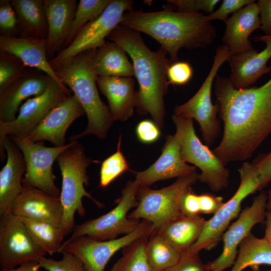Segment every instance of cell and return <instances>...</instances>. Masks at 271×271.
<instances>
[{"label": "cell", "mask_w": 271, "mask_h": 271, "mask_svg": "<svg viewBox=\"0 0 271 271\" xmlns=\"http://www.w3.org/2000/svg\"><path fill=\"white\" fill-rule=\"evenodd\" d=\"M214 87L223 130L213 151L225 166L245 161L271 133V77L260 86L238 89L217 75Z\"/></svg>", "instance_id": "1"}, {"label": "cell", "mask_w": 271, "mask_h": 271, "mask_svg": "<svg viewBox=\"0 0 271 271\" xmlns=\"http://www.w3.org/2000/svg\"><path fill=\"white\" fill-rule=\"evenodd\" d=\"M108 39L122 47L131 58L139 84L136 91L138 113L150 114L162 128L166 112L164 97L169 84L167 70L172 63L167 52L162 47L156 51L151 50L140 32L121 25L112 31Z\"/></svg>", "instance_id": "2"}, {"label": "cell", "mask_w": 271, "mask_h": 271, "mask_svg": "<svg viewBox=\"0 0 271 271\" xmlns=\"http://www.w3.org/2000/svg\"><path fill=\"white\" fill-rule=\"evenodd\" d=\"M120 25L153 38L167 52L172 63L179 60L181 49L205 48L216 36L215 27L202 12L131 11L124 14Z\"/></svg>", "instance_id": "3"}, {"label": "cell", "mask_w": 271, "mask_h": 271, "mask_svg": "<svg viewBox=\"0 0 271 271\" xmlns=\"http://www.w3.org/2000/svg\"><path fill=\"white\" fill-rule=\"evenodd\" d=\"M96 51L92 49L81 52L55 70L60 81L73 93L88 120L85 129L71 136L70 142L89 135L104 140L114 121L108 106L99 95L95 68Z\"/></svg>", "instance_id": "4"}, {"label": "cell", "mask_w": 271, "mask_h": 271, "mask_svg": "<svg viewBox=\"0 0 271 271\" xmlns=\"http://www.w3.org/2000/svg\"><path fill=\"white\" fill-rule=\"evenodd\" d=\"M71 145L57 159L62 176V186L60 198L63 208L62 225L66 235L72 231L75 224V214L81 217L86 214L82 199L87 197L98 207L103 204L93 198L85 189L84 186L89 184L87 168L92 163L99 161L88 157L84 148L78 141Z\"/></svg>", "instance_id": "5"}, {"label": "cell", "mask_w": 271, "mask_h": 271, "mask_svg": "<svg viewBox=\"0 0 271 271\" xmlns=\"http://www.w3.org/2000/svg\"><path fill=\"white\" fill-rule=\"evenodd\" d=\"M196 171L177 178L170 185L152 189L140 187L137 194L138 205L128 215L130 219L147 220L153 224V231H159L169 222L182 215L180 203L185 192L198 180Z\"/></svg>", "instance_id": "6"}, {"label": "cell", "mask_w": 271, "mask_h": 271, "mask_svg": "<svg viewBox=\"0 0 271 271\" xmlns=\"http://www.w3.org/2000/svg\"><path fill=\"white\" fill-rule=\"evenodd\" d=\"M172 120L180 140L182 158L199 169L198 180L213 192L227 188L229 171L213 151L201 142L196 133L193 119L174 114Z\"/></svg>", "instance_id": "7"}, {"label": "cell", "mask_w": 271, "mask_h": 271, "mask_svg": "<svg viewBox=\"0 0 271 271\" xmlns=\"http://www.w3.org/2000/svg\"><path fill=\"white\" fill-rule=\"evenodd\" d=\"M230 57L227 46H219L216 50L211 69L198 91L187 102L175 107L174 114L197 121L207 146L213 145L221 132L220 122L217 117L219 104L216 101L213 104L211 100L212 85L219 69L224 63L229 62Z\"/></svg>", "instance_id": "8"}, {"label": "cell", "mask_w": 271, "mask_h": 271, "mask_svg": "<svg viewBox=\"0 0 271 271\" xmlns=\"http://www.w3.org/2000/svg\"><path fill=\"white\" fill-rule=\"evenodd\" d=\"M238 173L240 183L237 190L211 218L206 220L199 238L188 251L190 253L199 254L202 250H209L216 246L231 221L239 215L243 200L261 190L259 175L251 163L244 162L238 169Z\"/></svg>", "instance_id": "9"}, {"label": "cell", "mask_w": 271, "mask_h": 271, "mask_svg": "<svg viewBox=\"0 0 271 271\" xmlns=\"http://www.w3.org/2000/svg\"><path fill=\"white\" fill-rule=\"evenodd\" d=\"M71 94L68 87L51 78L43 93L28 99L22 104L15 119L0 121L1 161L6 159L3 144L7 137H28L54 108Z\"/></svg>", "instance_id": "10"}, {"label": "cell", "mask_w": 271, "mask_h": 271, "mask_svg": "<svg viewBox=\"0 0 271 271\" xmlns=\"http://www.w3.org/2000/svg\"><path fill=\"white\" fill-rule=\"evenodd\" d=\"M139 187L135 180L128 181L113 209L98 217L76 225L70 238L85 235L97 240H107L133 231L140 221L130 219L128 215L138 205Z\"/></svg>", "instance_id": "11"}, {"label": "cell", "mask_w": 271, "mask_h": 271, "mask_svg": "<svg viewBox=\"0 0 271 271\" xmlns=\"http://www.w3.org/2000/svg\"><path fill=\"white\" fill-rule=\"evenodd\" d=\"M133 3L131 0H111L99 17L86 24L68 46L49 61L51 67L55 70L79 53L104 45L105 39L120 25L124 14L132 11Z\"/></svg>", "instance_id": "12"}, {"label": "cell", "mask_w": 271, "mask_h": 271, "mask_svg": "<svg viewBox=\"0 0 271 271\" xmlns=\"http://www.w3.org/2000/svg\"><path fill=\"white\" fill-rule=\"evenodd\" d=\"M153 231L152 223L142 220L133 231L115 239L100 240L85 235L69 238L63 242L59 253L73 254L82 262L86 271H104L116 252L140 238L150 236Z\"/></svg>", "instance_id": "13"}, {"label": "cell", "mask_w": 271, "mask_h": 271, "mask_svg": "<svg viewBox=\"0 0 271 271\" xmlns=\"http://www.w3.org/2000/svg\"><path fill=\"white\" fill-rule=\"evenodd\" d=\"M22 152L26 163L22 181L45 193L60 197L61 191L55 184L53 164L59 155L72 144L61 147H46L28 138L9 136Z\"/></svg>", "instance_id": "14"}, {"label": "cell", "mask_w": 271, "mask_h": 271, "mask_svg": "<svg viewBox=\"0 0 271 271\" xmlns=\"http://www.w3.org/2000/svg\"><path fill=\"white\" fill-rule=\"evenodd\" d=\"M46 253L34 241L23 222L11 211L0 216V267L38 261Z\"/></svg>", "instance_id": "15"}, {"label": "cell", "mask_w": 271, "mask_h": 271, "mask_svg": "<svg viewBox=\"0 0 271 271\" xmlns=\"http://www.w3.org/2000/svg\"><path fill=\"white\" fill-rule=\"evenodd\" d=\"M267 201V193L261 191L254 198L251 204L240 213L236 220L229 225L222 236L221 254L206 264L208 271H224L232 266L241 242L255 225L264 223Z\"/></svg>", "instance_id": "16"}, {"label": "cell", "mask_w": 271, "mask_h": 271, "mask_svg": "<svg viewBox=\"0 0 271 271\" xmlns=\"http://www.w3.org/2000/svg\"><path fill=\"white\" fill-rule=\"evenodd\" d=\"M181 147L180 140L176 132L166 137L158 160L146 170L134 172V180L139 186H149L159 181L187 176L196 171L195 166L183 160Z\"/></svg>", "instance_id": "17"}, {"label": "cell", "mask_w": 271, "mask_h": 271, "mask_svg": "<svg viewBox=\"0 0 271 271\" xmlns=\"http://www.w3.org/2000/svg\"><path fill=\"white\" fill-rule=\"evenodd\" d=\"M22 183V189L13 202L11 212L18 217L62 224L63 211L60 197Z\"/></svg>", "instance_id": "18"}, {"label": "cell", "mask_w": 271, "mask_h": 271, "mask_svg": "<svg viewBox=\"0 0 271 271\" xmlns=\"http://www.w3.org/2000/svg\"><path fill=\"white\" fill-rule=\"evenodd\" d=\"M84 114V109L72 94L54 108L27 138L34 142L48 141L54 146H65L68 128Z\"/></svg>", "instance_id": "19"}, {"label": "cell", "mask_w": 271, "mask_h": 271, "mask_svg": "<svg viewBox=\"0 0 271 271\" xmlns=\"http://www.w3.org/2000/svg\"><path fill=\"white\" fill-rule=\"evenodd\" d=\"M254 41L262 42L265 48L258 52L256 50L231 55L229 63L231 73L230 79L236 89L251 87L262 75L271 71L267 65L271 58V35L254 37Z\"/></svg>", "instance_id": "20"}, {"label": "cell", "mask_w": 271, "mask_h": 271, "mask_svg": "<svg viewBox=\"0 0 271 271\" xmlns=\"http://www.w3.org/2000/svg\"><path fill=\"white\" fill-rule=\"evenodd\" d=\"M51 78L44 73L28 71L0 91V121L15 119L23 101L43 93Z\"/></svg>", "instance_id": "21"}, {"label": "cell", "mask_w": 271, "mask_h": 271, "mask_svg": "<svg viewBox=\"0 0 271 271\" xmlns=\"http://www.w3.org/2000/svg\"><path fill=\"white\" fill-rule=\"evenodd\" d=\"M48 25L47 57L50 61L63 48L72 28L76 0H43Z\"/></svg>", "instance_id": "22"}, {"label": "cell", "mask_w": 271, "mask_h": 271, "mask_svg": "<svg viewBox=\"0 0 271 271\" xmlns=\"http://www.w3.org/2000/svg\"><path fill=\"white\" fill-rule=\"evenodd\" d=\"M0 50L15 56L26 67L42 72L63 84L48 59L46 39L17 37L2 34L0 36Z\"/></svg>", "instance_id": "23"}, {"label": "cell", "mask_w": 271, "mask_h": 271, "mask_svg": "<svg viewBox=\"0 0 271 271\" xmlns=\"http://www.w3.org/2000/svg\"><path fill=\"white\" fill-rule=\"evenodd\" d=\"M3 147L7 158L0 171V216L11 211L13 202L22 189L26 173L23 155L9 136L5 139Z\"/></svg>", "instance_id": "24"}, {"label": "cell", "mask_w": 271, "mask_h": 271, "mask_svg": "<svg viewBox=\"0 0 271 271\" xmlns=\"http://www.w3.org/2000/svg\"><path fill=\"white\" fill-rule=\"evenodd\" d=\"M225 23L226 29L222 40L229 48L231 55L254 50L249 37L253 31L260 28L257 2L254 1L239 10Z\"/></svg>", "instance_id": "25"}, {"label": "cell", "mask_w": 271, "mask_h": 271, "mask_svg": "<svg viewBox=\"0 0 271 271\" xmlns=\"http://www.w3.org/2000/svg\"><path fill=\"white\" fill-rule=\"evenodd\" d=\"M97 85L107 99L108 107L114 121H125L133 115L137 104L134 79L98 76Z\"/></svg>", "instance_id": "26"}, {"label": "cell", "mask_w": 271, "mask_h": 271, "mask_svg": "<svg viewBox=\"0 0 271 271\" xmlns=\"http://www.w3.org/2000/svg\"><path fill=\"white\" fill-rule=\"evenodd\" d=\"M206 222V220L200 215L182 214L156 231L181 254L189 251L197 241Z\"/></svg>", "instance_id": "27"}, {"label": "cell", "mask_w": 271, "mask_h": 271, "mask_svg": "<svg viewBox=\"0 0 271 271\" xmlns=\"http://www.w3.org/2000/svg\"><path fill=\"white\" fill-rule=\"evenodd\" d=\"M21 37L46 39L48 25L43 0H12Z\"/></svg>", "instance_id": "28"}, {"label": "cell", "mask_w": 271, "mask_h": 271, "mask_svg": "<svg viewBox=\"0 0 271 271\" xmlns=\"http://www.w3.org/2000/svg\"><path fill=\"white\" fill-rule=\"evenodd\" d=\"M125 51L117 44L107 42L96 49L95 68L98 76L131 77L132 63Z\"/></svg>", "instance_id": "29"}, {"label": "cell", "mask_w": 271, "mask_h": 271, "mask_svg": "<svg viewBox=\"0 0 271 271\" xmlns=\"http://www.w3.org/2000/svg\"><path fill=\"white\" fill-rule=\"evenodd\" d=\"M261 265L271 266V245L264 237H257L251 232L239 245L229 271H243L248 267L258 270Z\"/></svg>", "instance_id": "30"}, {"label": "cell", "mask_w": 271, "mask_h": 271, "mask_svg": "<svg viewBox=\"0 0 271 271\" xmlns=\"http://www.w3.org/2000/svg\"><path fill=\"white\" fill-rule=\"evenodd\" d=\"M18 217L24 223L34 241L43 251L50 255L60 252L63 238L66 235L61 224Z\"/></svg>", "instance_id": "31"}, {"label": "cell", "mask_w": 271, "mask_h": 271, "mask_svg": "<svg viewBox=\"0 0 271 271\" xmlns=\"http://www.w3.org/2000/svg\"><path fill=\"white\" fill-rule=\"evenodd\" d=\"M145 254L150 271H164L181 257V254L156 231L149 236Z\"/></svg>", "instance_id": "32"}, {"label": "cell", "mask_w": 271, "mask_h": 271, "mask_svg": "<svg viewBox=\"0 0 271 271\" xmlns=\"http://www.w3.org/2000/svg\"><path fill=\"white\" fill-rule=\"evenodd\" d=\"M149 237L140 238L123 248L121 256L110 271H150L145 254Z\"/></svg>", "instance_id": "33"}, {"label": "cell", "mask_w": 271, "mask_h": 271, "mask_svg": "<svg viewBox=\"0 0 271 271\" xmlns=\"http://www.w3.org/2000/svg\"><path fill=\"white\" fill-rule=\"evenodd\" d=\"M111 0H80L78 3L70 33L63 48L68 46L79 32L104 12Z\"/></svg>", "instance_id": "34"}, {"label": "cell", "mask_w": 271, "mask_h": 271, "mask_svg": "<svg viewBox=\"0 0 271 271\" xmlns=\"http://www.w3.org/2000/svg\"><path fill=\"white\" fill-rule=\"evenodd\" d=\"M121 136H120L115 153L105 159L101 163L99 186L104 188L114 180L128 171L127 162L121 151Z\"/></svg>", "instance_id": "35"}, {"label": "cell", "mask_w": 271, "mask_h": 271, "mask_svg": "<svg viewBox=\"0 0 271 271\" xmlns=\"http://www.w3.org/2000/svg\"><path fill=\"white\" fill-rule=\"evenodd\" d=\"M28 71L27 67L16 57L1 51L0 91Z\"/></svg>", "instance_id": "36"}, {"label": "cell", "mask_w": 271, "mask_h": 271, "mask_svg": "<svg viewBox=\"0 0 271 271\" xmlns=\"http://www.w3.org/2000/svg\"><path fill=\"white\" fill-rule=\"evenodd\" d=\"M60 260L43 256L39 259L41 268L47 271H86L82 262L75 255L69 252H63Z\"/></svg>", "instance_id": "37"}, {"label": "cell", "mask_w": 271, "mask_h": 271, "mask_svg": "<svg viewBox=\"0 0 271 271\" xmlns=\"http://www.w3.org/2000/svg\"><path fill=\"white\" fill-rule=\"evenodd\" d=\"M219 0H169L176 11L182 13H199L201 11L211 14Z\"/></svg>", "instance_id": "38"}, {"label": "cell", "mask_w": 271, "mask_h": 271, "mask_svg": "<svg viewBox=\"0 0 271 271\" xmlns=\"http://www.w3.org/2000/svg\"><path fill=\"white\" fill-rule=\"evenodd\" d=\"M193 70L188 62L176 61L172 63L167 70L169 84L183 85L187 83L192 78Z\"/></svg>", "instance_id": "39"}, {"label": "cell", "mask_w": 271, "mask_h": 271, "mask_svg": "<svg viewBox=\"0 0 271 271\" xmlns=\"http://www.w3.org/2000/svg\"><path fill=\"white\" fill-rule=\"evenodd\" d=\"M164 271H208L206 264L201 260L199 254L188 251L181 254L179 260Z\"/></svg>", "instance_id": "40"}, {"label": "cell", "mask_w": 271, "mask_h": 271, "mask_svg": "<svg viewBox=\"0 0 271 271\" xmlns=\"http://www.w3.org/2000/svg\"><path fill=\"white\" fill-rule=\"evenodd\" d=\"M254 1L253 0H223L220 6L216 10L206 15V19L208 22L218 20L225 22L229 14H234Z\"/></svg>", "instance_id": "41"}, {"label": "cell", "mask_w": 271, "mask_h": 271, "mask_svg": "<svg viewBox=\"0 0 271 271\" xmlns=\"http://www.w3.org/2000/svg\"><path fill=\"white\" fill-rule=\"evenodd\" d=\"M136 130L139 140L145 144L154 143L161 136L160 127L154 121L149 119L140 121Z\"/></svg>", "instance_id": "42"}, {"label": "cell", "mask_w": 271, "mask_h": 271, "mask_svg": "<svg viewBox=\"0 0 271 271\" xmlns=\"http://www.w3.org/2000/svg\"><path fill=\"white\" fill-rule=\"evenodd\" d=\"M18 26V20L15 11L10 1H1L0 28L5 32L15 30Z\"/></svg>", "instance_id": "43"}, {"label": "cell", "mask_w": 271, "mask_h": 271, "mask_svg": "<svg viewBox=\"0 0 271 271\" xmlns=\"http://www.w3.org/2000/svg\"><path fill=\"white\" fill-rule=\"evenodd\" d=\"M251 164L259 175L262 189L271 181V151L259 155Z\"/></svg>", "instance_id": "44"}, {"label": "cell", "mask_w": 271, "mask_h": 271, "mask_svg": "<svg viewBox=\"0 0 271 271\" xmlns=\"http://www.w3.org/2000/svg\"><path fill=\"white\" fill-rule=\"evenodd\" d=\"M180 211L186 216H197L201 214L199 195L195 193L192 187L184 194L180 203Z\"/></svg>", "instance_id": "45"}, {"label": "cell", "mask_w": 271, "mask_h": 271, "mask_svg": "<svg viewBox=\"0 0 271 271\" xmlns=\"http://www.w3.org/2000/svg\"><path fill=\"white\" fill-rule=\"evenodd\" d=\"M201 214H213L217 212L223 203V198L210 193L199 195Z\"/></svg>", "instance_id": "46"}, {"label": "cell", "mask_w": 271, "mask_h": 271, "mask_svg": "<svg viewBox=\"0 0 271 271\" xmlns=\"http://www.w3.org/2000/svg\"><path fill=\"white\" fill-rule=\"evenodd\" d=\"M259 12L260 29L265 34L271 35V0H259L257 2Z\"/></svg>", "instance_id": "47"}, {"label": "cell", "mask_w": 271, "mask_h": 271, "mask_svg": "<svg viewBox=\"0 0 271 271\" xmlns=\"http://www.w3.org/2000/svg\"><path fill=\"white\" fill-rule=\"evenodd\" d=\"M40 268L38 261H30L20 264L17 267L1 269V271H38Z\"/></svg>", "instance_id": "48"}, {"label": "cell", "mask_w": 271, "mask_h": 271, "mask_svg": "<svg viewBox=\"0 0 271 271\" xmlns=\"http://www.w3.org/2000/svg\"><path fill=\"white\" fill-rule=\"evenodd\" d=\"M264 223L265 228L264 237L271 245V210H267Z\"/></svg>", "instance_id": "49"}, {"label": "cell", "mask_w": 271, "mask_h": 271, "mask_svg": "<svg viewBox=\"0 0 271 271\" xmlns=\"http://www.w3.org/2000/svg\"><path fill=\"white\" fill-rule=\"evenodd\" d=\"M267 210H271V188L267 193Z\"/></svg>", "instance_id": "50"}, {"label": "cell", "mask_w": 271, "mask_h": 271, "mask_svg": "<svg viewBox=\"0 0 271 271\" xmlns=\"http://www.w3.org/2000/svg\"><path fill=\"white\" fill-rule=\"evenodd\" d=\"M252 271H271V269H266V270H261L260 269H259L258 270H254Z\"/></svg>", "instance_id": "51"}]
</instances>
